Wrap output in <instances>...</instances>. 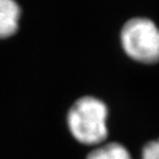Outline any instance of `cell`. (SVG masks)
<instances>
[{
    "instance_id": "7a4b0ae2",
    "label": "cell",
    "mask_w": 159,
    "mask_h": 159,
    "mask_svg": "<svg viewBox=\"0 0 159 159\" xmlns=\"http://www.w3.org/2000/svg\"><path fill=\"white\" fill-rule=\"evenodd\" d=\"M125 53L143 64L159 62V28L147 18H132L124 24L120 34Z\"/></svg>"
},
{
    "instance_id": "6da1fadb",
    "label": "cell",
    "mask_w": 159,
    "mask_h": 159,
    "mask_svg": "<svg viewBox=\"0 0 159 159\" xmlns=\"http://www.w3.org/2000/svg\"><path fill=\"white\" fill-rule=\"evenodd\" d=\"M107 108L94 97H83L73 104L67 115V124L80 143L95 146L107 139Z\"/></svg>"
},
{
    "instance_id": "5b68a950",
    "label": "cell",
    "mask_w": 159,
    "mask_h": 159,
    "mask_svg": "<svg viewBox=\"0 0 159 159\" xmlns=\"http://www.w3.org/2000/svg\"><path fill=\"white\" fill-rule=\"evenodd\" d=\"M142 159H159V139L150 142L144 147Z\"/></svg>"
},
{
    "instance_id": "3957f363",
    "label": "cell",
    "mask_w": 159,
    "mask_h": 159,
    "mask_svg": "<svg viewBox=\"0 0 159 159\" xmlns=\"http://www.w3.org/2000/svg\"><path fill=\"white\" fill-rule=\"evenodd\" d=\"M21 8L15 0H0V38L12 36L19 29Z\"/></svg>"
},
{
    "instance_id": "277c9868",
    "label": "cell",
    "mask_w": 159,
    "mask_h": 159,
    "mask_svg": "<svg viewBox=\"0 0 159 159\" xmlns=\"http://www.w3.org/2000/svg\"><path fill=\"white\" fill-rule=\"evenodd\" d=\"M86 159H131V157L123 145L110 143L94 149Z\"/></svg>"
}]
</instances>
